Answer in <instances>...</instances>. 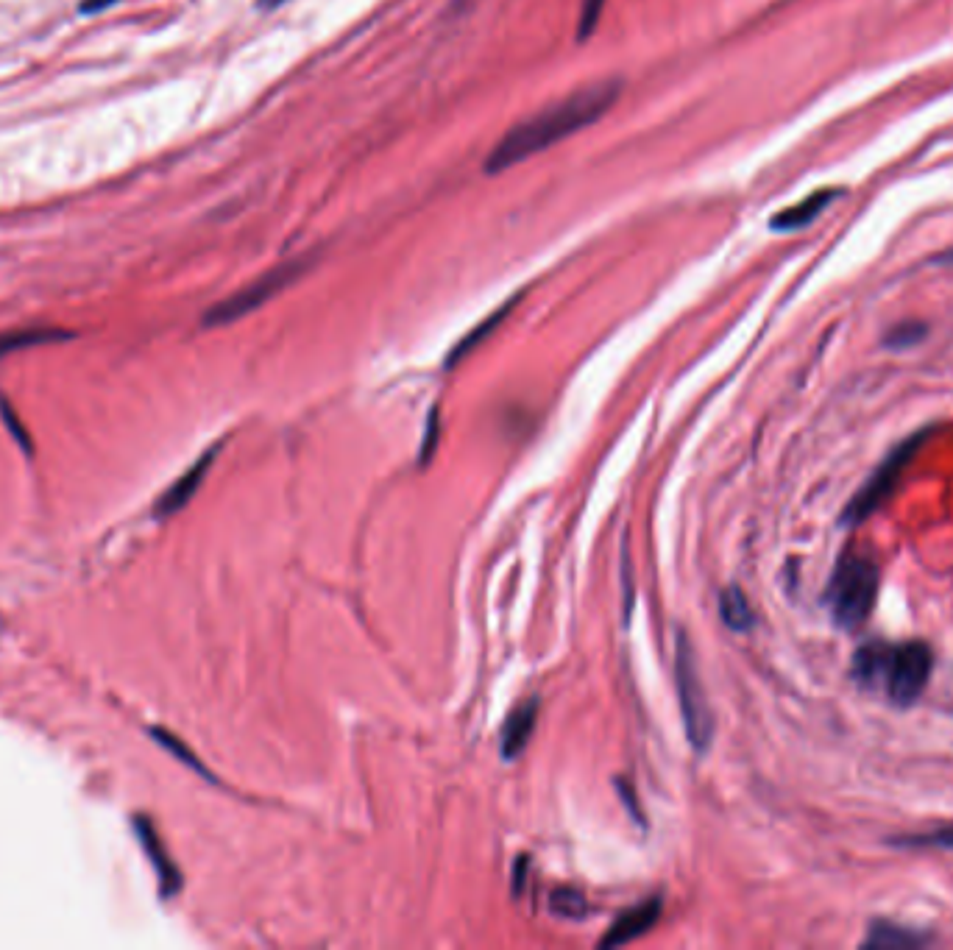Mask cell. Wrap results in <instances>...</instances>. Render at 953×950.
Listing matches in <instances>:
<instances>
[{"instance_id": "obj_16", "label": "cell", "mask_w": 953, "mask_h": 950, "mask_svg": "<svg viewBox=\"0 0 953 950\" xmlns=\"http://www.w3.org/2000/svg\"><path fill=\"white\" fill-rule=\"evenodd\" d=\"M151 736H154V739H157V742L162 744V747H165L170 755H176V758H179L182 764H187V767L193 769V772L204 775V778H212V775H209V769L204 767L201 761H198L196 755L190 753V747H187L182 739H176L173 733H168V730H162V728H151Z\"/></svg>"}, {"instance_id": "obj_6", "label": "cell", "mask_w": 953, "mask_h": 950, "mask_svg": "<svg viewBox=\"0 0 953 950\" xmlns=\"http://www.w3.org/2000/svg\"><path fill=\"white\" fill-rule=\"evenodd\" d=\"M301 274V262H290V265H279L274 271L262 274L260 279H254L251 285L240 287L237 293H232L229 299L218 301L207 315H204V326H226L232 321H240L243 315L260 310L265 301H271L285 287Z\"/></svg>"}, {"instance_id": "obj_10", "label": "cell", "mask_w": 953, "mask_h": 950, "mask_svg": "<svg viewBox=\"0 0 953 950\" xmlns=\"http://www.w3.org/2000/svg\"><path fill=\"white\" fill-rule=\"evenodd\" d=\"M215 452H218V449H212V452H207V455L201 457V460H198V463H196V466H193V469L184 471L182 477H179V480L173 482V485H170V488H168V491H165V494L159 496L157 516H170V513H176V510H182L184 505H187V502H190V499L196 496V491H198V488H201V482H204V477H207V471L212 469V460H215Z\"/></svg>"}, {"instance_id": "obj_15", "label": "cell", "mask_w": 953, "mask_h": 950, "mask_svg": "<svg viewBox=\"0 0 953 950\" xmlns=\"http://www.w3.org/2000/svg\"><path fill=\"white\" fill-rule=\"evenodd\" d=\"M510 307H513V301H508V304H505V307H502V310H497V313L491 315V318H488V321H483V324L477 326V329H474V332H469V335H466V338L460 340V346H457L455 352L449 354V365H452V363H457V360H463V357H466V354H469L471 349H474V346H477V343H483V340H485V335H491V329H494V326H497V324H502V321H505V315L510 313Z\"/></svg>"}, {"instance_id": "obj_4", "label": "cell", "mask_w": 953, "mask_h": 950, "mask_svg": "<svg viewBox=\"0 0 953 950\" xmlns=\"http://www.w3.org/2000/svg\"><path fill=\"white\" fill-rule=\"evenodd\" d=\"M675 677H678V700L683 725H686V736H689L694 750L703 753L705 747L711 744V736H714V714H711V705H708L703 683H700V672H697V664H694V650L686 633H680L678 647H675Z\"/></svg>"}, {"instance_id": "obj_9", "label": "cell", "mask_w": 953, "mask_h": 950, "mask_svg": "<svg viewBox=\"0 0 953 950\" xmlns=\"http://www.w3.org/2000/svg\"><path fill=\"white\" fill-rule=\"evenodd\" d=\"M839 193H842L839 187L811 193V196H806L803 201H797V204H792V207H786L784 212L772 215L770 229L772 232H797V229L809 226L811 221H817V218L823 215L825 209H828V204H831Z\"/></svg>"}, {"instance_id": "obj_13", "label": "cell", "mask_w": 953, "mask_h": 950, "mask_svg": "<svg viewBox=\"0 0 953 950\" xmlns=\"http://www.w3.org/2000/svg\"><path fill=\"white\" fill-rule=\"evenodd\" d=\"M920 942H926V937H920V934H914V931H906L901 925H887V923H875L870 928V934L864 939V945L867 948H895V945H920Z\"/></svg>"}, {"instance_id": "obj_8", "label": "cell", "mask_w": 953, "mask_h": 950, "mask_svg": "<svg viewBox=\"0 0 953 950\" xmlns=\"http://www.w3.org/2000/svg\"><path fill=\"white\" fill-rule=\"evenodd\" d=\"M661 920V900L650 898L639 903V906H633V909H627L625 914H619L614 920V925L608 928V934L602 937V948H619V945H627V942H633V939L644 937L650 928H655V923Z\"/></svg>"}, {"instance_id": "obj_2", "label": "cell", "mask_w": 953, "mask_h": 950, "mask_svg": "<svg viewBox=\"0 0 953 950\" xmlns=\"http://www.w3.org/2000/svg\"><path fill=\"white\" fill-rule=\"evenodd\" d=\"M853 675L870 689L881 686L892 703L906 708L917 703V697L926 691L931 675V650L923 641H870L853 655Z\"/></svg>"}, {"instance_id": "obj_24", "label": "cell", "mask_w": 953, "mask_h": 950, "mask_svg": "<svg viewBox=\"0 0 953 950\" xmlns=\"http://www.w3.org/2000/svg\"><path fill=\"white\" fill-rule=\"evenodd\" d=\"M940 262H953V248H951V251H945V254H942Z\"/></svg>"}, {"instance_id": "obj_20", "label": "cell", "mask_w": 953, "mask_h": 950, "mask_svg": "<svg viewBox=\"0 0 953 950\" xmlns=\"http://www.w3.org/2000/svg\"><path fill=\"white\" fill-rule=\"evenodd\" d=\"M602 3H605V0H583L580 31H577V37H580V40H586L588 34L594 31V26H597V20H600V12H602Z\"/></svg>"}, {"instance_id": "obj_14", "label": "cell", "mask_w": 953, "mask_h": 950, "mask_svg": "<svg viewBox=\"0 0 953 950\" xmlns=\"http://www.w3.org/2000/svg\"><path fill=\"white\" fill-rule=\"evenodd\" d=\"M549 911L563 920H580V917H586L588 903L577 889H555L549 895Z\"/></svg>"}, {"instance_id": "obj_3", "label": "cell", "mask_w": 953, "mask_h": 950, "mask_svg": "<svg viewBox=\"0 0 953 950\" xmlns=\"http://www.w3.org/2000/svg\"><path fill=\"white\" fill-rule=\"evenodd\" d=\"M878 597V566L870 555L848 552L836 563L831 583L825 588V605L839 627L856 630L867 622Z\"/></svg>"}, {"instance_id": "obj_1", "label": "cell", "mask_w": 953, "mask_h": 950, "mask_svg": "<svg viewBox=\"0 0 953 950\" xmlns=\"http://www.w3.org/2000/svg\"><path fill=\"white\" fill-rule=\"evenodd\" d=\"M619 92H622V84L616 79L597 81V84H588L583 90L572 92L569 98L549 104L533 118L516 123L488 154L485 170L502 173L519 162H527L538 151H547L555 143L572 137L591 123H597L616 104Z\"/></svg>"}, {"instance_id": "obj_18", "label": "cell", "mask_w": 953, "mask_h": 950, "mask_svg": "<svg viewBox=\"0 0 953 950\" xmlns=\"http://www.w3.org/2000/svg\"><path fill=\"white\" fill-rule=\"evenodd\" d=\"M895 845H901V847H953V828H940V831L914 833V836H901V839H895Z\"/></svg>"}, {"instance_id": "obj_11", "label": "cell", "mask_w": 953, "mask_h": 950, "mask_svg": "<svg viewBox=\"0 0 953 950\" xmlns=\"http://www.w3.org/2000/svg\"><path fill=\"white\" fill-rule=\"evenodd\" d=\"M538 722V700H527V703L516 705V711L505 719V728H502V755L505 758H516L524 753V747L530 742L533 730Z\"/></svg>"}, {"instance_id": "obj_5", "label": "cell", "mask_w": 953, "mask_h": 950, "mask_svg": "<svg viewBox=\"0 0 953 950\" xmlns=\"http://www.w3.org/2000/svg\"><path fill=\"white\" fill-rule=\"evenodd\" d=\"M920 443H923V432H917L912 438L898 443V446L884 457V463L867 477V482H864L862 488L856 491V496L848 502V508L842 513V524L856 527V524H862L867 516H873L878 505H884V499L892 494L895 482L901 480L903 469H906L914 460V455H917Z\"/></svg>"}, {"instance_id": "obj_23", "label": "cell", "mask_w": 953, "mask_h": 950, "mask_svg": "<svg viewBox=\"0 0 953 950\" xmlns=\"http://www.w3.org/2000/svg\"><path fill=\"white\" fill-rule=\"evenodd\" d=\"M260 3V9H276V6H285L288 0H257Z\"/></svg>"}, {"instance_id": "obj_22", "label": "cell", "mask_w": 953, "mask_h": 950, "mask_svg": "<svg viewBox=\"0 0 953 950\" xmlns=\"http://www.w3.org/2000/svg\"><path fill=\"white\" fill-rule=\"evenodd\" d=\"M120 0H81L79 12L81 14H98L106 12V9H112V6H118Z\"/></svg>"}, {"instance_id": "obj_12", "label": "cell", "mask_w": 953, "mask_h": 950, "mask_svg": "<svg viewBox=\"0 0 953 950\" xmlns=\"http://www.w3.org/2000/svg\"><path fill=\"white\" fill-rule=\"evenodd\" d=\"M719 616H722V622L731 627V630H736V633L750 630V627H753V619H756L747 597L736 586L722 591V597H719Z\"/></svg>"}, {"instance_id": "obj_17", "label": "cell", "mask_w": 953, "mask_h": 950, "mask_svg": "<svg viewBox=\"0 0 953 950\" xmlns=\"http://www.w3.org/2000/svg\"><path fill=\"white\" fill-rule=\"evenodd\" d=\"M67 338L65 332H48V329H26V332H9V335H0V354L17 352L23 346H34V343H48V340H62Z\"/></svg>"}, {"instance_id": "obj_21", "label": "cell", "mask_w": 953, "mask_h": 950, "mask_svg": "<svg viewBox=\"0 0 953 950\" xmlns=\"http://www.w3.org/2000/svg\"><path fill=\"white\" fill-rule=\"evenodd\" d=\"M0 413H3V421L9 424V430L14 432V441L23 443V449H26V452H31V441H28V430H26V427H23V424H17V416H14V410H12V407H9V402H3V399H0Z\"/></svg>"}, {"instance_id": "obj_19", "label": "cell", "mask_w": 953, "mask_h": 950, "mask_svg": "<svg viewBox=\"0 0 953 950\" xmlns=\"http://www.w3.org/2000/svg\"><path fill=\"white\" fill-rule=\"evenodd\" d=\"M923 338H926V326L923 324H901L895 326L887 335V346H892V349H909V346L920 343Z\"/></svg>"}, {"instance_id": "obj_7", "label": "cell", "mask_w": 953, "mask_h": 950, "mask_svg": "<svg viewBox=\"0 0 953 950\" xmlns=\"http://www.w3.org/2000/svg\"><path fill=\"white\" fill-rule=\"evenodd\" d=\"M134 831L140 836V845H143L145 856L151 859V867L157 872L162 895H165V898L176 895V892L182 889V872H179V867L170 859L168 847L162 845V836L157 833V828L145 820V817H137V820H134Z\"/></svg>"}]
</instances>
